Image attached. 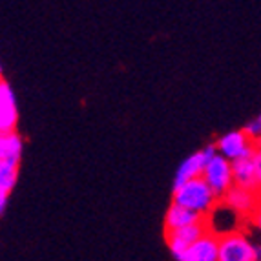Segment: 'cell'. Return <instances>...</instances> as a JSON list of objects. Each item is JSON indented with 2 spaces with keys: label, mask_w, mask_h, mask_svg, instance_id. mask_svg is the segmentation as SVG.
I'll return each instance as SVG.
<instances>
[{
  "label": "cell",
  "mask_w": 261,
  "mask_h": 261,
  "mask_svg": "<svg viewBox=\"0 0 261 261\" xmlns=\"http://www.w3.org/2000/svg\"><path fill=\"white\" fill-rule=\"evenodd\" d=\"M22 150H24V141L17 134V130L6 132L0 137V163L6 165H20Z\"/></svg>",
  "instance_id": "cell-12"
},
{
  "label": "cell",
  "mask_w": 261,
  "mask_h": 261,
  "mask_svg": "<svg viewBox=\"0 0 261 261\" xmlns=\"http://www.w3.org/2000/svg\"><path fill=\"white\" fill-rule=\"evenodd\" d=\"M250 223H254L257 230L261 232V203H259V206L256 208V212L252 214V218H250Z\"/></svg>",
  "instance_id": "cell-16"
},
{
  "label": "cell",
  "mask_w": 261,
  "mask_h": 261,
  "mask_svg": "<svg viewBox=\"0 0 261 261\" xmlns=\"http://www.w3.org/2000/svg\"><path fill=\"white\" fill-rule=\"evenodd\" d=\"M216 153H218V144H208L206 148L199 150V152L192 153L190 157H187V159L179 165L177 174H175V179H174V187L172 188H177L183 183H187V181H190V179L203 175V172H205V168H206V163H208Z\"/></svg>",
  "instance_id": "cell-7"
},
{
  "label": "cell",
  "mask_w": 261,
  "mask_h": 261,
  "mask_svg": "<svg viewBox=\"0 0 261 261\" xmlns=\"http://www.w3.org/2000/svg\"><path fill=\"white\" fill-rule=\"evenodd\" d=\"M206 230H210L206 218L197 223H192V225L175 228V230H165V240L170 248V252H172V256L177 257L179 254H183L185 250L196 243Z\"/></svg>",
  "instance_id": "cell-5"
},
{
  "label": "cell",
  "mask_w": 261,
  "mask_h": 261,
  "mask_svg": "<svg viewBox=\"0 0 261 261\" xmlns=\"http://www.w3.org/2000/svg\"><path fill=\"white\" fill-rule=\"evenodd\" d=\"M259 119H261V113H259Z\"/></svg>",
  "instance_id": "cell-21"
},
{
  "label": "cell",
  "mask_w": 261,
  "mask_h": 261,
  "mask_svg": "<svg viewBox=\"0 0 261 261\" xmlns=\"http://www.w3.org/2000/svg\"><path fill=\"white\" fill-rule=\"evenodd\" d=\"M175 259L179 261H219V234L206 230L196 243Z\"/></svg>",
  "instance_id": "cell-8"
},
{
  "label": "cell",
  "mask_w": 261,
  "mask_h": 261,
  "mask_svg": "<svg viewBox=\"0 0 261 261\" xmlns=\"http://www.w3.org/2000/svg\"><path fill=\"white\" fill-rule=\"evenodd\" d=\"M18 108L15 93L6 79L0 81V134L13 132L17 128Z\"/></svg>",
  "instance_id": "cell-9"
},
{
  "label": "cell",
  "mask_w": 261,
  "mask_h": 261,
  "mask_svg": "<svg viewBox=\"0 0 261 261\" xmlns=\"http://www.w3.org/2000/svg\"><path fill=\"white\" fill-rule=\"evenodd\" d=\"M216 144H218V152L228 157L230 161L243 159V157H252L257 150V141H254L245 130L228 132Z\"/></svg>",
  "instance_id": "cell-4"
},
{
  "label": "cell",
  "mask_w": 261,
  "mask_h": 261,
  "mask_svg": "<svg viewBox=\"0 0 261 261\" xmlns=\"http://www.w3.org/2000/svg\"><path fill=\"white\" fill-rule=\"evenodd\" d=\"M221 201L226 203L230 208H234L243 219L250 221L252 214L256 212V208L261 203V192L250 190V188L240 187V185H232L225 192V196L221 197Z\"/></svg>",
  "instance_id": "cell-6"
},
{
  "label": "cell",
  "mask_w": 261,
  "mask_h": 261,
  "mask_svg": "<svg viewBox=\"0 0 261 261\" xmlns=\"http://www.w3.org/2000/svg\"><path fill=\"white\" fill-rule=\"evenodd\" d=\"M257 143H261V139H259V141H257Z\"/></svg>",
  "instance_id": "cell-19"
},
{
  "label": "cell",
  "mask_w": 261,
  "mask_h": 261,
  "mask_svg": "<svg viewBox=\"0 0 261 261\" xmlns=\"http://www.w3.org/2000/svg\"><path fill=\"white\" fill-rule=\"evenodd\" d=\"M257 144H259V146H261V143H257Z\"/></svg>",
  "instance_id": "cell-20"
},
{
  "label": "cell",
  "mask_w": 261,
  "mask_h": 261,
  "mask_svg": "<svg viewBox=\"0 0 261 261\" xmlns=\"http://www.w3.org/2000/svg\"><path fill=\"white\" fill-rule=\"evenodd\" d=\"M254 247H256V261H261V243L254 245Z\"/></svg>",
  "instance_id": "cell-18"
},
{
  "label": "cell",
  "mask_w": 261,
  "mask_h": 261,
  "mask_svg": "<svg viewBox=\"0 0 261 261\" xmlns=\"http://www.w3.org/2000/svg\"><path fill=\"white\" fill-rule=\"evenodd\" d=\"M232 170H234V185H240V187L261 192L254 157H243V159L232 161Z\"/></svg>",
  "instance_id": "cell-11"
},
{
  "label": "cell",
  "mask_w": 261,
  "mask_h": 261,
  "mask_svg": "<svg viewBox=\"0 0 261 261\" xmlns=\"http://www.w3.org/2000/svg\"><path fill=\"white\" fill-rule=\"evenodd\" d=\"M205 218L206 216H203V214L196 212V210L192 208H187V206L172 201V205L166 210V216H165V230H175V228L192 225V223H197Z\"/></svg>",
  "instance_id": "cell-10"
},
{
  "label": "cell",
  "mask_w": 261,
  "mask_h": 261,
  "mask_svg": "<svg viewBox=\"0 0 261 261\" xmlns=\"http://www.w3.org/2000/svg\"><path fill=\"white\" fill-rule=\"evenodd\" d=\"M18 179V166L0 163V194H11Z\"/></svg>",
  "instance_id": "cell-13"
},
{
  "label": "cell",
  "mask_w": 261,
  "mask_h": 261,
  "mask_svg": "<svg viewBox=\"0 0 261 261\" xmlns=\"http://www.w3.org/2000/svg\"><path fill=\"white\" fill-rule=\"evenodd\" d=\"M172 190H174L172 201L187 206V208L196 210L203 216H206L219 203L218 194L212 190V187L203 175L190 179V181H187L177 188H172Z\"/></svg>",
  "instance_id": "cell-1"
},
{
  "label": "cell",
  "mask_w": 261,
  "mask_h": 261,
  "mask_svg": "<svg viewBox=\"0 0 261 261\" xmlns=\"http://www.w3.org/2000/svg\"><path fill=\"white\" fill-rule=\"evenodd\" d=\"M8 196L9 194H0V212H4L6 205H8Z\"/></svg>",
  "instance_id": "cell-17"
},
{
  "label": "cell",
  "mask_w": 261,
  "mask_h": 261,
  "mask_svg": "<svg viewBox=\"0 0 261 261\" xmlns=\"http://www.w3.org/2000/svg\"><path fill=\"white\" fill-rule=\"evenodd\" d=\"M219 261H256V247L240 230L219 236Z\"/></svg>",
  "instance_id": "cell-2"
},
{
  "label": "cell",
  "mask_w": 261,
  "mask_h": 261,
  "mask_svg": "<svg viewBox=\"0 0 261 261\" xmlns=\"http://www.w3.org/2000/svg\"><path fill=\"white\" fill-rule=\"evenodd\" d=\"M203 177L208 181L212 190L218 194L221 199L225 196V192L234 185V170H232V161L223 153H216V155L206 163V168L203 172Z\"/></svg>",
  "instance_id": "cell-3"
},
{
  "label": "cell",
  "mask_w": 261,
  "mask_h": 261,
  "mask_svg": "<svg viewBox=\"0 0 261 261\" xmlns=\"http://www.w3.org/2000/svg\"><path fill=\"white\" fill-rule=\"evenodd\" d=\"M254 163H256V170H257V179H259V190H261V146L257 144V150L254 153Z\"/></svg>",
  "instance_id": "cell-15"
},
{
  "label": "cell",
  "mask_w": 261,
  "mask_h": 261,
  "mask_svg": "<svg viewBox=\"0 0 261 261\" xmlns=\"http://www.w3.org/2000/svg\"><path fill=\"white\" fill-rule=\"evenodd\" d=\"M243 130L247 132L254 141H259L261 139V119L257 117V119H254V121H250Z\"/></svg>",
  "instance_id": "cell-14"
}]
</instances>
